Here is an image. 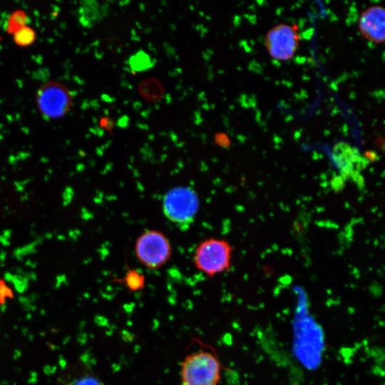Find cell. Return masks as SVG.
<instances>
[{"instance_id":"6da1fadb","label":"cell","mask_w":385,"mask_h":385,"mask_svg":"<svg viewBox=\"0 0 385 385\" xmlns=\"http://www.w3.org/2000/svg\"><path fill=\"white\" fill-rule=\"evenodd\" d=\"M163 212L167 219L180 228L186 229L193 222L200 207L197 192L190 187L170 189L163 198Z\"/></svg>"},{"instance_id":"7a4b0ae2","label":"cell","mask_w":385,"mask_h":385,"mask_svg":"<svg viewBox=\"0 0 385 385\" xmlns=\"http://www.w3.org/2000/svg\"><path fill=\"white\" fill-rule=\"evenodd\" d=\"M221 364L216 356L207 351L187 355L180 366L183 385H217L221 378Z\"/></svg>"},{"instance_id":"3957f363","label":"cell","mask_w":385,"mask_h":385,"mask_svg":"<svg viewBox=\"0 0 385 385\" xmlns=\"http://www.w3.org/2000/svg\"><path fill=\"white\" fill-rule=\"evenodd\" d=\"M232 251L230 244L225 240L206 239L195 250L194 265L207 277H214L230 270Z\"/></svg>"},{"instance_id":"277c9868","label":"cell","mask_w":385,"mask_h":385,"mask_svg":"<svg viewBox=\"0 0 385 385\" xmlns=\"http://www.w3.org/2000/svg\"><path fill=\"white\" fill-rule=\"evenodd\" d=\"M135 254L143 266L149 270H158L170 260L172 247L163 232L150 230L145 231L137 238Z\"/></svg>"},{"instance_id":"5b68a950","label":"cell","mask_w":385,"mask_h":385,"mask_svg":"<svg viewBox=\"0 0 385 385\" xmlns=\"http://www.w3.org/2000/svg\"><path fill=\"white\" fill-rule=\"evenodd\" d=\"M36 99L38 110L49 118H59L67 114L73 102L70 90L57 81H49L41 86Z\"/></svg>"},{"instance_id":"8992f818","label":"cell","mask_w":385,"mask_h":385,"mask_svg":"<svg viewBox=\"0 0 385 385\" xmlns=\"http://www.w3.org/2000/svg\"><path fill=\"white\" fill-rule=\"evenodd\" d=\"M299 36L294 26L279 24L270 29L265 38L270 56L277 61H288L295 54Z\"/></svg>"},{"instance_id":"52a82bcc","label":"cell","mask_w":385,"mask_h":385,"mask_svg":"<svg viewBox=\"0 0 385 385\" xmlns=\"http://www.w3.org/2000/svg\"><path fill=\"white\" fill-rule=\"evenodd\" d=\"M332 160L344 179L356 180L368 165V160L359 150L345 142L336 143L332 152Z\"/></svg>"},{"instance_id":"ba28073f","label":"cell","mask_w":385,"mask_h":385,"mask_svg":"<svg viewBox=\"0 0 385 385\" xmlns=\"http://www.w3.org/2000/svg\"><path fill=\"white\" fill-rule=\"evenodd\" d=\"M359 29L367 40L379 44L384 41L385 11L381 6H371L365 9L359 19Z\"/></svg>"},{"instance_id":"9c48e42d","label":"cell","mask_w":385,"mask_h":385,"mask_svg":"<svg viewBox=\"0 0 385 385\" xmlns=\"http://www.w3.org/2000/svg\"><path fill=\"white\" fill-rule=\"evenodd\" d=\"M80 9L81 21L84 26H91L103 18L108 10L96 1H86Z\"/></svg>"},{"instance_id":"30bf717a","label":"cell","mask_w":385,"mask_h":385,"mask_svg":"<svg viewBox=\"0 0 385 385\" xmlns=\"http://www.w3.org/2000/svg\"><path fill=\"white\" fill-rule=\"evenodd\" d=\"M115 282L123 284L130 292H138L144 288L145 278L139 271L128 268L125 275L116 279Z\"/></svg>"},{"instance_id":"8fae6325","label":"cell","mask_w":385,"mask_h":385,"mask_svg":"<svg viewBox=\"0 0 385 385\" xmlns=\"http://www.w3.org/2000/svg\"><path fill=\"white\" fill-rule=\"evenodd\" d=\"M29 18L23 10L14 11L9 17L6 24V31L9 34H14L19 29L27 26Z\"/></svg>"},{"instance_id":"7c38bea8","label":"cell","mask_w":385,"mask_h":385,"mask_svg":"<svg viewBox=\"0 0 385 385\" xmlns=\"http://www.w3.org/2000/svg\"><path fill=\"white\" fill-rule=\"evenodd\" d=\"M129 65L135 71H143L153 66L150 56L143 51H138L130 56Z\"/></svg>"},{"instance_id":"4fadbf2b","label":"cell","mask_w":385,"mask_h":385,"mask_svg":"<svg viewBox=\"0 0 385 385\" xmlns=\"http://www.w3.org/2000/svg\"><path fill=\"white\" fill-rule=\"evenodd\" d=\"M13 35L15 43L24 47L34 43L36 36L35 31L28 26L19 29Z\"/></svg>"},{"instance_id":"5bb4252c","label":"cell","mask_w":385,"mask_h":385,"mask_svg":"<svg viewBox=\"0 0 385 385\" xmlns=\"http://www.w3.org/2000/svg\"><path fill=\"white\" fill-rule=\"evenodd\" d=\"M65 385H105L96 375L91 373H83L69 379Z\"/></svg>"},{"instance_id":"9a60e30c","label":"cell","mask_w":385,"mask_h":385,"mask_svg":"<svg viewBox=\"0 0 385 385\" xmlns=\"http://www.w3.org/2000/svg\"><path fill=\"white\" fill-rule=\"evenodd\" d=\"M217 142L220 145L223 147H227L230 145V141L228 138L223 134L219 135V136L217 138Z\"/></svg>"}]
</instances>
